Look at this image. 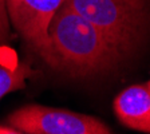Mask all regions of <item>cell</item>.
I'll return each mask as SVG.
<instances>
[{
    "instance_id": "1",
    "label": "cell",
    "mask_w": 150,
    "mask_h": 134,
    "mask_svg": "<svg viewBox=\"0 0 150 134\" xmlns=\"http://www.w3.org/2000/svg\"><path fill=\"white\" fill-rule=\"evenodd\" d=\"M36 54L51 69L72 78L107 72L122 56L93 23L66 3L56 9Z\"/></svg>"
},
{
    "instance_id": "2",
    "label": "cell",
    "mask_w": 150,
    "mask_h": 134,
    "mask_svg": "<svg viewBox=\"0 0 150 134\" xmlns=\"http://www.w3.org/2000/svg\"><path fill=\"white\" fill-rule=\"evenodd\" d=\"M123 55L139 42L147 24V0H66Z\"/></svg>"
},
{
    "instance_id": "3",
    "label": "cell",
    "mask_w": 150,
    "mask_h": 134,
    "mask_svg": "<svg viewBox=\"0 0 150 134\" xmlns=\"http://www.w3.org/2000/svg\"><path fill=\"white\" fill-rule=\"evenodd\" d=\"M8 123L28 134H109V126L94 117L69 110L30 105L8 117Z\"/></svg>"
},
{
    "instance_id": "4",
    "label": "cell",
    "mask_w": 150,
    "mask_h": 134,
    "mask_svg": "<svg viewBox=\"0 0 150 134\" xmlns=\"http://www.w3.org/2000/svg\"><path fill=\"white\" fill-rule=\"evenodd\" d=\"M66 0H6L7 12L15 30L28 46L38 51L47 39V30Z\"/></svg>"
},
{
    "instance_id": "5",
    "label": "cell",
    "mask_w": 150,
    "mask_h": 134,
    "mask_svg": "<svg viewBox=\"0 0 150 134\" xmlns=\"http://www.w3.org/2000/svg\"><path fill=\"white\" fill-rule=\"evenodd\" d=\"M115 114L123 125L150 133V89L135 84L123 90L114 101Z\"/></svg>"
},
{
    "instance_id": "6",
    "label": "cell",
    "mask_w": 150,
    "mask_h": 134,
    "mask_svg": "<svg viewBox=\"0 0 150 134\" xmlns=\"http://www.w3.org/2000/svg\"><path fill=\"white\" fill-rule=\"evenodd\" d=\"M35 75V71L30 69L27 63L18 66H7L0 63V99L11 91L24 89L25 79Z\"/></svg>"
},
{
    "instance_id": "7",
    "label": "cell",
    "mask_w": 150,
    "mask_h": 134,
    "mask_svg": "<svg viewBox=\"0 0 150 134\" xmlns=\"http://www.w3.org/2000/svg\"><path fill=\"white\" fill-rule=\"evenodd\" d=\"M9 35V23L8 12H7L6 0H0V43L8 39Z\"/></svg>"
},
{
    "instance_id": "8",
    "label": "cell",
    "mask_w": 150,
    "mask_h": 134,
    "mask_svg": "<svg viewBox=\"0 0 150 134\" xmlns=\"http://www.w3.org/2000/svg\"><path fill=\"white\" fill-rule=\"evenodd\" d=\"M0 133H20L19 130H16L15 128H4V126H0Z\"/></svg>"
},
{
    "instance_id": "9",
    "label": "cell",
    "mask_w": 150,
    "mask_h": 134,
    "mask_svg": "<svg viewBox=\"0 0 150 134\" xmlns=\"http://www.w3.org/2000/svg\"><path fill=\"white\" fill-rule=\"evenodd\" d=\"M147 86H149V89H150V82H149V83H147Z\"/></svg>"
}]
</instances>
